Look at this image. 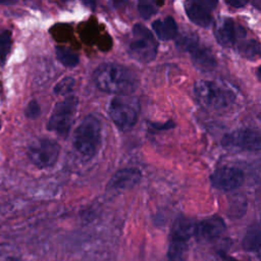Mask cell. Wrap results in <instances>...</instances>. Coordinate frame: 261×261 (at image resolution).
<instances>
[{
    "instance_id": "5b68a950",
    "label": "cell",
    "mask_w": 261,
    "mask_h": 261,
    "mask_svg": "<svg viewBox=\"0 0 261 261\" xmlns=\"http://www.w3.org/2000/svg\"><path fill=\"white\" fill-rule=\"evenodd\" d=\"M158 44L153 34L142 23H136L132 30V40L128 45L129 56L142 63L155 59Z\"/></svg>"
},
{
    "instance_id": "4316f807",
    "label": "cell",
    "mask_w": 261,
    "mask_h": 261,
    "mask_svg": "<svg viewBox=\"0 0 261 261\" xmlns=\"http://www.w3.org/2000/svg\"><path fill=\"white\" fill-rule=\"evenodd\" d=\"M222 258L225 260V261H240L238 259H234L233 257L231 256H228V255H225V254H222Z\"/></svg>"
},
{
    "instance_id": "f546056e",
    "label": "cell",
    "mask_w": 261,
    "mask_h": 261,
    "mask_svg": "<svg viewBox=\"0 0 261 261\" xmlns=\"http://www.w3.org/2000/svg\"><path fill=\"white\" fill-rule=\"evenodd\" d=\"M253 4L255 5V7H256L257 9H260V0H254V1H253Z\"/></svg>"
},
{
    "instance_id": "ba28073f",
    "label": "cell",
    "mask_w": 261,
    "mask_h": 261,
    "mask_svg": "<svg viewBox=\"0 0 261 261\" xmlns=\"http://www.w3.org/2000/svg\"><path fill=\"white\" fill-rule=\"evenodd\" d=\"M60 154L59 144L51 139H38L28 147L30 160L39 168L52 167L58 160Z\"/></svg>"
},
{
    "instance_id": "5bb4252c",
    "label": "cell",
    "mask_w": 261,
    "mask_h": 261,
    "mask_svg": "<svg viewBox=\"0 0 261 261\" xmlns=\"http://www.w3.org/2000/svg\"><path fill=\"white\" fill-rule=\"evenodd\" d=\"M186 13L190 20L202 28H208L212 22L211 11L189 0L186 5Z\"/></svg>"
},
{
    "instance_id": "9c48e42d",
    "label": "cell",
    "mask_w": 261,
    "mask_h": 261,
    "mask_svg": "<svg viewBox=\"0 0 261 261\" xmlns=\"http://www.w3.org/2000/svg\"><path fill=\"white\" fill-rule=\"evenodd\" d=\"M221 144L227 149L257 152L261 147L260 134L252 128H239L226 134Z\"/></svg>"
},
{
    "instance_id": "f1b7e54d",
    "label": "cell",
    "mask_w": 261,
    "mask_h": 261,
    "mask_svg": "<svg viewBox=\"0 0 261 261\" xmlns=\"http://www.w3.org/2000/svg\"><path fill=\"white\" fill-rule=\"evenodd\" d=\"M157 6H162L164 4V1L165 0H152Z\"/></svg>"
},
{
    "instance_id": "ffe728a7",
    "label": "cell",
    "mask_w": 261,
    "mask_h": 261,
    "mask_svg": "<svg viewBox=\"0 0 261 261\" xmlns=\"http://www.w3.org/2000/svg\"><path fill=\"white\" fill-rule=\"evenodd\" d=\"M11 49V33L4 31L0 34V65L6 62L7 56Z\"/></svg>"
},
{
    "instance_id": "4fadbf2b",
    "label": "cell",
    "mask_w": 261,
    "mask_h": 261,
    "mask_svg": "<svg viewBox=\"0 0 261 261\" xmlns=\"http://www.w3.org/2000/svg\"><path fill=\"white\" fill-rule=\"evenodd\" d=\"M141 176V171L137 168H122L113 174L108 187L113 190H127L136 186L140 181Z\"/></svg>"
},
{
    "instance_id": "3957f363",
    "label": "cell",
    "mask_w": 261,
    "mask_h": 261,
    "mask_svg": "<svg viewBox=\"0 0 261 261\" xmlns=\"http://www.w3.org/2000/svg\"><path fill=\"white\" fill-rule=\"evenodd\" d=\"M102 138V124L95 115H87L74 130L72 143L74 149L84 157H93L100 145Z\"/></svg>"
},
{
    "instance_id": "603a6c76",
    "label": "cell",
    "mask_w": 261,
    "mask_h": 261,
    "mask_svg": "<svg viewBox=\"0 0 261 261\" xmlns=\"http://www.w3.org/2000/svg\"><path fill=\"white\" fill-rule=\"evenodd\" d=\"M138 11L143 18L147 19L150 18L153 14H155L157 9L149 0H139Z\"/></svg>"
},
{
    "instance_id": "7402d4cb",
    "label": "cell",
    "mask_w": 261,
    "mask_h": 261,
    "mask_svg": "<svg viewBox=\"0 0 261 261\" xmlns=\"http://www.w3.org/2000/svg\"><path fill=\"white\" fill-rule=\"evenodd\" d=\"M73 86H74V79H72L70 76H66L55 85L53 91L56 95L64 96L72 91Z\"/></svg>"
},
{
    "instance_id": "484cf974",
    "label": "cell",
    "mask_w": 261,
    "mask_h": 261,
    "mask_svg": "<svg viewBox=\"0 0 261 261\" xmlns=\"http://www.w3.org/2000/svg\"><path fill=\"white\" fill-rule=\"evenodd\" d=\"M249 0H225V2L234 8H241L248 3Z\"/></svg>"
},
{
    "instance_id": "7c38bea8",
    "label": "cell",
    "mask_w": 261,
    "mask_h": 261,
    "mask_svg": "<svg viewBox=\"0 0 261 261\" xmlns=\"http://www.w3.org/2000/svg\"><path fill=\"white\" fill-rule=\"evenodd\" d=\"M224 230L225 223L223 219L219 216H211L200 222H196L194 236L199 241L210 242L220 237Z\"/></svg>"
},
{
    "instance_id": "8992f818",
    "label": "cell",
    "mask_w": 261,
    "mask_h": 261,
    "mask_svg": "<svg viewBox=\"0 0 261 261\" xmlns=\"http://www.w3.org/2000/svg\"><path fill=\"white\" fill-rule=\"evenodd\" d=\"M79 100L74 96H69L57 102L49 117L47 128L62 138H66L73 124L76 114Z\"/></svg>"
},
{
    "instance_id": "30bf717a",
    "label": "cell",
    "mask_w": 261,
    "mask_h": 261,
    "mask_svg": "<svg viewBox=\"0 0 261 261\" xmlns=\"http://www.w3.org/2000/svg\"><path fill=\"white\" fill-rule=\"evenodd\" d=\"M214 36L219 45L228 48L234 45L236 41L246 36L245 29L236 24L230 17H219L214 24Z\"/></svg>"
},
{
    "instance_id": "7a4b0ae2",
    "label": "cell",
    "mask_w": 261,
    "mask_h": 261,
    "mask_svg": "<svg viewBox=\"0 0 261 261\" xmlns=\"http://www.w3.org/2000/svg\"><path fill=\"white\" fill-rule=\"evenodd\" d=\"M194 94L204 108L210 110H223L230 107L237 95L225 85L212 81H198L194 85Z\"/></svg>"
},
{
    "instance_id": "277c9868",
    "label": "cell",
    "mask_w": 261,
    "mask_h": 261,
    "mask_svg": "<svg viewBox=\"0 0 261 261\" xmlns=\"http://www.w3.org/2000/svg\"><path fill=\"white\" fill-rule=\"evenodd\" d=\"M127 96L114 97L108 106V114L111 120L121 130L133 128L139 117V100L135 97Z\"/></svg>"
},
{
    "instance_id": "cb8c5ba5",
    "label": "cell",
    "mask_w": 261,
    "mask_h": 261,
    "mask_svg": "<svg viewBox=\"0 0 261 261\" xmlns=\"http://www.w3.org/2000/svg\"><path fill=\"white\" fill-rule=\"evenodd\" d=\"M24 114L28 118H31V119H36L37 117H39L41 114V107L39 103L36 100L30 101L25 107Z\"/></svg>"
},
{
    "instance_id": "52a82bcc",
    "label": "cell",
    "mask_w": 261,
    "mask_h": 261,
    "mask_svg": "<svg viewBox=\"0 0 261 261\" xmlns=\"http://www.w3.org/2000/svg\"><path fill=\"white\" fill-rule=\"evenodd\" d=\"M178 49L185 50L190 53L194 65L202 71H210L217 65L216 58L212 51L200 44L199 38L196 34L190 33L179 37L176 41Z\"/></svg>"
},
{
    "instance_id": "9a60e30c",
    "label": "cell",
    "mask_w": 261,
    "mask_h": 261,
    "mask_svg": "<svg viewBox=\"0 0 261 261\" xmlns=\"http://www.w3.org/2000/svg\"><path fill=\"white\" fill-rule=\"evenodd\" d=\"M152 29L157 37L162 41L174 39L178 34L177 24L171 16H166L164 19H157L153 21Z\"/></svg>"
},
{
    "instance_id": "4dcf8cb0",
    "label": "cell",
    "mask_w": 261,
    "mask_h": 261,
    "mask_svg": "<svg viewBox=\"0 0 261 261\" xmlns=\"http://www.w3.org/2000/svg\"><path fill=\"white\" fill-rule=\"evenodd\" d=\"M0 129H1V121H0Z\"/></svg>"
},
{
    "instance_id": "8fae6325",
    "label": "cell",
    "mask_w": 261,
    "mask_h": 261,
    "mask_svg": "<svg viewBox=\"0 0 261 261\" xmlns=\"http://www.w3.org/2000/svg\"><path fill=\"white\" fill-rule=\"evenodd\" d=\"M245 179L244 172L237 167H220L210 176L211 185L221 191L229 192L240 188Z\"/></svg>"
},
{
    "instance_id": "44dd1931",
    "label": "cell",
    "mask_w": 261,
    "mask_h": 261,
    "mask_svg": "<svg viewBox=\"0 0 261 261\" xmlns=\"http://www.w3.org/2000/svg\"><path fill=\"white\" fill-rule=\"evenodd\" d=\"M0 261H20L16 250L8 243L0 244Z\"/></svg>"
},
{
    "instance_id": "d4e9b609",
    "label": "cell",
    "mask_w": 261,
    "mask_h": 261,
    "mask_svg": "<svg viewBox=\"0 0 261 261\" xmlns=\"http://www.w3.org/2000/svg\"><path fill=\"white\" fill-rule=\"evenodd\" d=\"M191 1H193L194 3L200 5L204 8H206L209 11L213 10L218 4V0H191Z\"/></svg>"
},
{
    "instance_id": "d6986e66",
    "label": "cell",
    "mask_w": 261,
    "mask_h": 261,
    "mask_svg": "<svg viewBox=\"0 0 261 261\" xmlns=\"http://www.w3.org/2000/svg\"><path fill=\"white\" fill-rule=\"evenodd\" d=\"M56 57L58 61L66 67H74L80 62V58L75 52L65 47H56Z\"/></svg>"
},
{
    "instance_id": "2e32d148",
    "label": "cell",
    "mask_w": 261,
    "mask_h": 261,
    "mask_svg": "<svg viewBox=\"0 0 261 261\" xmlns=\"http://www.w3.org/2000/svg\"><path fill=\"white\" fill-rule=\"evenodd\" d=\"M188 241L187 239L172 236L169 242L167 256L169 261H186L188 257Z\"/></svg>"
},
{
    "instance_id": "ac0fdd59",
    "label": "cell",
    "mask_w": 261,
    "mask_h": 261,
    "mask_svg": "<svg viewBox=\"0 0 261 261\" xmlns=\"http://www.w3.org/2000/svg\"><path fill=\"white\" fill-rule=\"evenodd\" d=\"M239 53L249 60H255L260 55V44L256 40L242 41L238 45Z\"/></svg>"
},
{
    "instance_id": "e0dca14e",
    "label": "cell",
    "mask_w": 261,
    "mask_h": 261,
    "mask_svg": "<svg viewBox=\"0 0 261 261\" xmlns=\"http://www.w3.org/2000/svg\"><path fill=\"white\" fill-rule=\"evenodd\" d=\"M260 226L258 223H255L249 227L246 232V236L243 240V247L247 251L259 252L260 250Z\"/></svg>"
},
{
    "instance_id": "83f0119b",
    "label": "cell",
    "mask_w": 261,
    "mask_h": 261,
    "mask_svg": "<svg viewBox=\"0 0 261 261\" xmlns=\"http://www.w3.org/2000/svg\"><path fill=\"white\" fill-rule=\"evenodd\" d=\"M13 2H14V0H0V4H4V5L12 4Z\"/></svg>"
},
{
    "instance_id": "6da1fadb",
    "label": "cell",
    "mask_w": 261,
    "mask_h": 261,
    "mask_svg": "<svg viewBox=\"0 0 261 261\" xmlns=\"http://www.w3.org/2000/svg\"><path fill=\"white\" fill-rule=\"evenodd\" d=\"M93 80L99 90L119 96L130 95L139 85L136 73L117 63L101 64L95 69Z\"/></svg>"
}]
</instances>
